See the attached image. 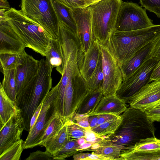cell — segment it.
<instances>
[{
    "instance_id": "obj_42",
    "label": "cell",
    "mask_w": 160,
    "mask_h": 160,
    "mask_svg": "<svg viewBox=\"0 0 160 160\" xmlns=\"http://www.w3.org/2000/svg\"><path fill=\"white\" fill-rule=\"evenodd\" d=\"M152 122H160V108H155L145 112Z\"/></svg>"
},
{
    "instance_id": "obj_49",
    "label": "cell",
    "mask_w": 160,
    "mask_h": 160,
    "mask_svg": "<svg viewBox=\"0 0 160 160\" xmlns=\"http://www.w3.org/2000/svg\"><path fill=\"white\" fill-rule=\"evenodd\" d=\"M102 0H80L84 4L85 8L90 5Z\"/></svg>"
},
{
    "instance_id": "obj_8",
    "label": "cell",
    "mask_w": 160,
    "mask_h": 160,
    "mask_svg": "<svg viewBox=\"0 0 160 160\" xmlns=\"http://www.w3.org/2000/svg\"><path fill=\"white\" fill-rule=\"evenodd\" d=\"M57 92V84L45 97L39 116L23 142L24 149L31 148L39 145L41 138L56 112L55 102Z\"/></svg>"
},
{
    "instance_id": "obj_17",
    "label": "cell",
    "mask_w": 160,
    "mask_h": 160,
    "mask_svg": "<svg viewBox=\"0 0 160 160\" xmlns=\"http://www.w3.org/2000/svg\"><path fill=\"white\" fill-rule=\"evenodd\" d=\"M127 108L126 103L116 95L103 96L94 111L88 115L112 114L119 116Z\"/></svg>"
},
{
    "instance_id": "obj_48",
    "label": "cell",
    "mask_w": 160,
    "mask_h": 160,
    "mask_svg": "<svg viewBox=\"0 0 160 160\" xmlns=\"http://www.w3.org/2000/svg\"><path fill=\"white\" fill-rule=\"evenodd\" d=\"M10 4L7 0H0V9L5 10L6 11L9 10Z\"/></svg>"
},
{
    "instance_id": "obj_26",
    "label": "cell",
    "mask_w": 160,
    "mask_h": 160,
    "mask_svg": "<svg viewBox=\"0 0 160 160\" xmlns=\"http://www.w3.org/2000/svg\"><path fill=\"white\" fill-rule=\"evenodd\" d=\"M99 147L92 152L103 156L112 157L118 160L121 151L126 148L122 145L114 143L104 138L98 142Z\"/></svg>"
},
{
    "instance_id": "obj_6",
    "label": "cell",
    "mask_w": 160,
    "mask_h": 160,
    "mask_svg": "<svg viewBox=\"0 0 160 160\" xmlns=\"http://www.w3.org/2000/svg\"><path fill=\"white\" fill-rule=\"evenodd\" d=\"M122 0H102L87 7L91 14L94 40L105 43L115 30Z\"/></svg>"
},
{
    "instance_id": "obj_43",
    "label": "cell",
    "mask_w": 160,
    "mask_h": 160,
    "mask_svg": "<svg viewBox=\"0 0 160 160\" xmlns=\"http://www.w3.org/2000/svg\"><path fill=\"white\" fill-rule=\"evenodd\" d=\"M113 160L114 158L96 154L92 152L91 153L87 152V157L85 160Z\"/></svg>"
},
{
    "instance_id": "obj_44",
    "label": "cell",
    "mask_w": 160,
    "mask_h": 160,
    "mask_svg": "<svg viewBox=\"0 0 160 160\" xmlns=\"http://www.w3.org/2000/svg\"><path fill=\"white\" fill-rule=\"evenodd\" d=\"M150 80L151 81H160V60L158 61L153 71Z\"/></svg>"
},
{
    "instance_id": "obj_19",
    "label": "cell",
    "mask_w": 160,
    "mask_h": 160,
    "mask_svg": "<svg viewBox=\"0 0 160 160\" xmlns=\"http://www.w3.org/2000/svg\"><path fill=\"white\" fill-rule=\"evenodd\" d=\"M154 40L141 48L121 67L123 79L139 68L147 60V57L152 48Z\"/></svg>"
},
{
    "instance_id": "obj_18",
    "label": "cell",
    "mask_w": 160,
    "mask_h": 160,
    "mask_svg": "<svg viewBox=\"0 0 160 160\" xmlns=\"http://www.w3.org/2000/svg\"><path fill=\"white\" fill-rule=\"evenodd\" d=\"M100 54L98 42L94 40L85 54L83 61L79 69L81 75L87 82L96 68Z\"/></svg>"
},
{
    "instance_id": "obj_9",
    "label": "cell",
    "mask_w": 160,
    "mask_h": 160,
    "mask_svg": "<svg viewBox=\"0 0 160 160\" xmlns=\"http://www.w3.org/2000/svg\"><path fill=\"white\" fill-rule=\"evenodd\" d=\"M158 61L154 58L147 59L139 68L124 78L116 95L125 103H129L141 88L151 82V77Z\"/></svg>"
},
{
    "instance_id": "obj_28",
    "label": "cell",
    "mask_w": 160,
    "mask_h": 160,
    "mask_svg": "<svg viewBox=\"0 0 160 160\" xmlns=\"http://www.w3.org/2000/svg\"><path fill=\"white\" fill-rule=\"evenodd\" d=\"M15 69L4 70L2 72L4 76L3 79L2 83H0L7 96L15 101L17 95Z\"/></svg>"
},
{
    "instance_id": "obj_24",
    "label": "cell",
    "mask_w": 160,
    "mask_h": 160,
    "mask_svg": "<svg viewBox=\"0 0 160 160\" xmlns=\"http://www.w3.org/2000/svg\"><path fill=\"white\" fill-rule=\"evenodd\" d=\"M102 88L88 92L80 105L76 114H89L93 112L103 97Z\"/></svg>"
},
{
    "instance_id": "obj_4",
    "label": "cell",
    "mask_w": 160,
    "mask_h": 160,
    "mask_svg": "<svg viewBox=\"0 0 160 160\" xmlns=\"http://www.w3.org/2000/svg\"><path fill=\"white\" fill-rule=\"evenodd\" d=\"M64 57L61 78L57 84L58 92L55 102L56 112L64 116L65 91L70 80L80 72L78 56L80 50L76 34L63 22L59 21V37Z\"/></svg>"
},
{
    "instance_id": "obj_22",
    "label": "cell",
    "mask_w": 160,
    "mask_h": 160,
    "mask_svg": "<svg viewBox=\"0 0 160 160\" xmlns=\"http://www.w3.org/2000/svg\"><path fill=\"white\" fill-rule=\"evenodd\" d=\"M16 101L7 96L0 83V128L14 115L20 112Z\"/></svg>"
},
{
    "instance_id": "obj_39",
    "label": "cell",
    "mask_w": 160,
    "mask_h": 160,
    "mask_svg": "<svg viewBox=\"0 0 160 160\" xmlns=\"http://www.w3.org/2000/svg\"><path fill=\"white\" fill-rule=\"evenodd\" d=\"M89 116L86 113L76 114L72 119L73 120H76V123L80 127L87 129H91L88 122Z\"/></svg>"
},
{
    "instance_id": "obj_23",
    "label": "cell",
    "mask_w": 160,
    "mask_h": 160,
    "mask_svg": "<svg viewBox=\"0 0 160 160\" xmlns=\"http://www.w3.org/2000/svg\"><path fill=\"white\" fill-rule=\"evenodd\" d=\"M72 82L73 88L72 114L73 117L80 105L90 90L87 82L80 72L72 78Z\"/></svg>"
},
{
    "instance_id": "obj_37",
    "label": "cell",
    "mask_w": 160,
    "mask_h": 160,
    "mask_svg": "<svg viewBox=\"0 0 160 160\" xmlns=\"http://www.w3.org/2000/svg\"><path fill=\"white\" fill-rule=\"evenodd\" d=\"M139 3L146 10L160 18V0H139Z\"/></svg>"
},
{
    "instance_id": "obj_7",
    "label": "cell",
    "mask_w": 160,
    "mask_h": 160,
    "mask_svg": "<svg viewBox=\"0 0 160 160\" xmlns=\"http://www.w3.org/2000/svg\"><path fill=\"white\" fill-rule=\"evenodd\" d=\"M21 10L40 24L53 39L59 37V21L52 0H21Z\"/></svg>"
},
{
    "instance_id": "obj_41",
    "label": "cell",
    "mask_w": 160,
    "mask_h": 160,
    "mask_svg": "<svg viewBox=\"0 0 160 160\" xmlns=\"http://www.w3.org/2000/svg\"><path fill=\"white\" fill-rule=\"evenodd\" d=\"M58 0L72 9L85 8L84 4L80 0Z\"/></svg>"
},
{
    "instance_id": "obj_50",
    "label": "cell",
    "mask_w": 160,
    "mask_h": 160,
    "mask_svg": "<svg viewBox=\"0 0 160 160\" xmlns=\"http://www.w3.org/2000/svg\"><path fill=\"white\" fill-rule=\"evenodd\" d=\"M77 142L79 145H80L86 142L85 138H81L77 140Z\"/></svg>"
},
{
    "instance_id": "obj_2",
    "label": "cell",
    "mask_w": 160,
    "mask_h": 160,
    "mask_svg": "<svg viewBox=\"0 0 160 160\" xmlns=\"http://www.w3.org/2000/svg\"><path fill=\"white\" fill-rule=\"evenodd\" d=\"M160 36V24L138 30L114 31L106 44L121 67L138 50Z\"/></svg>"
},
{
    "instance_id": "obj_27",
    "label": "cell",
    "mask_w": 160,
    "mask_h": 160,
    "mask_svg": "<svg viewBox=\"0 0 160 160\" xmlns=\"http://www.w3.org/2000/svg\"><path fill=\"white\" fill-rule=\"evenodd\" d=\"M118 160H160V149L132 152L123 149L121 151Z\"/></svg>"
},
{
    "instance_id": "obj_33",
    "label": "cell",
    "mask_w": 160,
    "mask_h": 160,
    "mask_svg": "<svg viewBox=\"0 0 160 160\" xmlns=\"http://www.w3.org/2000/svg\"><path fill=\"white\" fill-rule=\"evenodd\" d=\"M23 55L11 53L0 54L1 72H2L5 70L16 68L20 64Z\"/></svg>"
},
{
    "instance_id": "obj_38",
    "label": "cell",
    "mask_w": 160,
    "mask_h": 160,
    "mask_svg": "<svg viewBox=\"0 0 160 160\" xmlns=\"http://www.w3.org/2000/svg\"><path fill=\"white\" fill-rule=\"evenodd\" d=\"M26 160H54L53 156L48 152L37 150L31 152Z\"/></svg>"
},
{
    "instance_id": "obj_11",
    "label": "cell",
    "mask_w": 160,
    "mask_h": 160,
    "mask_svg": "<svg viewBox=\"0 0 160 160\" xmlns=\"http://www.w3.org/2000/svg\"><path fill=\"white\" fill-rule=\"evenodd\" d=\"M98 42L102 56L104 75L102 88L103 95H115L123 80L120 67L106 43Z\"/></svg>"
},
{
    "instance_id": "obj_20",
    "label": "cell",
    "mask_w": 160,
    "mask_h": 160,
    "mask_svg": "<svg viewBox=\"0 0 160 160\" xmlns=\"http://www.w3.org/2000/svg\"><path fill=\"white\" fill-rule=\"evenodd\" d=\"M45 57L48 64L52 68H56L62 75L64 67V57L62 46L58 39L51 40Z\"/></svg>"
},
{
    "instance_id": "obj_21",
    "label": "cell",
    "mask_w": 160,
    "mask_h": 160,
    "mask_svg": "<svg viewBox=\"0 0 160 160\" xmlns=\"http://www.w3.org/2000/svg\"><path fill=\"white\" fill-rule=\"evenodd\" d=\"M69 120L67 121L58 133L45 141L41 145L44 147L46 151L53 156L71 140L68 130V122Z\"/></svg>"
},
{
    "instance_id": "obj_13",
    "label": "cell",
    "mask_w": 160,
    "mask_h": 160,
    "mask_svg": "<svg viewBox=\"0 0 160 160\" xmlns=\"http://www.w3.org/2000/svg\"><path fill=\"white\" fill-rule=\"evenodd\" d=\"M160 102V81H153L141 88L130 100V107L145 112Z\"/></svg>"
},
{
    "instance_id": "obj_29",
    "label": "cell",
    "mask_w": 160,
    "mask_h": 160,
    "mask_svg": "<svg viewBox=\"0 0 160 160\" xmlns=\"http://www.w3.org/2000/svg\"><path fill=\"white\" fill-rule=\"evenodd\" d=\"M122 120L121 115L92 128L91 130L99 137L106 136L114 133Z\"/></svg>"
},
{
    "instance_id": "obj_46",
    "label": "cell",
    "mask_w": 160,
    "mask_h": 160,
    "mask_svg": "<svg viewBox=\"0 0 160 160\" xmlns=\"http://www.w3.org/2000/svg\"><path fill=\"white\" fill-rule=\"evenodd\" d=\"M43 101L38 107L31 118L30 123V130L34 125L39 116L42 108Z\"/></svg>"
},
{
    "instance_id": "obj_3",
    "label": "cell",
    "mask_w": 160,
    "mask_h": 160,
    "mask_svg": "<svg viewBox=\"0 0 160 160\" xmlns=\"http://www.w3.org/2000/svg\"><path fill=\"white\" fill-rule=\"evenodd\" d=\"M121 116L119 126L114 133L105 137L107 139L127 147L141 139L155 137L156 128L145 112L130 106Z\"/></svg>"
},
{
    "instance_id": "obj_51",
    "label": "cell",
    "mask_w": 160,
    "mask_h": 160,
    "mask_svg": "<svg viewBox=\"0 0 160 160\" xmlns=\"http://www.w3.org/2000/svg\"><path fill=\"white\" fill-rule=\"evenodd\" d=\"M155 108H160V102L158 104L154 107Z\"/></svg>"
},
{
    "instance_id": "obj_15",
    "label": "cell",
    "mask_w": 160,
    "mask_h": 160,
    "mask_svg": "<svg viewBox=\"0 0 160 160\" xmlns=\"http://www.w3.org/2000/svg\"><path fill=\"white\" fill-rule=\"evenodd\" d=\"M26 46L7 21L0 22V54L23 55Z\"/></svg>"
},
{
    "instance_id": "obj_30",
    "label": "cell",
    "mask_w": 160,
    "mask_h": 160,
    "mask_svg": "<svg viewBox=\"0 0 160 160\" xmlns=\"http://www.w3.org/2000/svg\"><path fill=\"white\" fill-rule=\"evenodd\" d=\"M68 120L70 119H67L56 112L41 138L39 146H41L45 141L58 133Z\"/></svg>"
},
{
    "instance_id": "obj_16",
    "label": "cell",
    "mask_w": 160,
    "mask_h": 160,
    "mask_svg": "<svg viewBox=\"0 0 160 160\" xmlns=\"http://www.w3.org/2000/svg\"><path fill=\"white\" fill-rule=\"evenodd\" d=\"M40 60L27 53L22 56L20 64L16 68V80L17 94L37 74Z\"/></svg>"
},
{
    "instance_id": "obj_40",
    "label": "cell",
    "mask_w": 160,
    "mask_h": 160,
    "mask_svg": "<svg viewBox=\"0 0 160 160\" xmlns=\"http://www.w3.org/2000/svg\"><path fill=\"white\" fill-rule=\"evenodd\" d=\"M154 58L158 61L160 60V36L154 40L152 48L147 59Z\"/></svg>"
},
{
    "instance_id": "obj_25",
    "label": "cell",
    "mask_w": 160,
    "mask_h": 160,
    "mask_svg": "<svg viewBox=\"0 0 160 160\" xmlns=\"http://www.w3.org/2000/svg\"><path fill=\"white\" fill-rule=\"evenodd\" d=\"M53 7L59 21L64 23L76 34L77 27L72 9L58 0H52Z\"/></svg>"
},
{
    "instance_id": "obj_34",
    "label": "cell",
    "mask_w": 160,
    "mask_h": 160,
    "mask_svg": "<svg viewBox=\"0 0 160 160\" xmlns=\"http://www.w3.org/2000/svg\"><path fill=\"white\" fill-rule=\"evenodd\" d=\"M22 139L10 146L0 154V160H19L24 149Z\"/></svg>"
},
{
    "instance_id": "obj_47",
    "label": "cell",
    "mask_w": 160,
    "mask_h": 160,
    "mask_svg": "<svg viewBox=\"0 0 160 160\" xmlns=\"http://www.w3.org/2000/svg\"><path fill=\"white\" fill-rule=\"evenodd\" d=\"M98 118L99 115H92L88 117V122L91 129L97 126Z\"/></svg>"
},
{
    "instance_id": "obj_31",
    "label": "cell",
    "mask_w": 160,
    "mask_h": 160,
    "mask_svg": "<svg viewBox=\"0 0 160 160\" xmlns=\"http://www.w3.org/2000/svg\"><path fill=\"white\" fill-rule=\"evenodd\" d=\"M124 149L132 152L160 149V139L155 137L142 139L134 146L127 147Z\"/></svg>"
},
{
    "instance_id": "obj_12",
    "label": "cell",
    "mask_w": 160,
    "mask_h": 160,
    "mask_svg": "<svg viewBox=\"0 0 160 160\" xmlns=\"http://www.w3.org/2000/svg\"><path fill=\"white\" fill-rule=\"evenodd\" d=\"M76 27V35L80 50L85 54L94 41L91 14L88 8L72 9Z\"/></svg>"
},
{
    "instance_id": "obj_35",
    "label": "cell",
    "mask_w": 160,
    "mask_h": 160,
    "mask_svg": "<svg viewBox=\"0 0 160 160\" xmlns=\"http://www.w3.org/2000/svg\"><path fill=\"white\" fill-rule=\"evenodd\" d=\"M80 145L77 140H70L54 155V160H64L78 153Z\"/></svg>"
},
{
    "instance_id": "obj_14",
    "label": "cell",
    "mask_w": 160,
    "mask_h": 160,
    "mask_svg": "<svg viewBox=\"0 0 160 160\" xmlns=\"http://www.w3.org/2000/svg\"><path fill=\"white\" fill-rule=\"evenodd\" d=\"M25 130L24 119L21 112L11 118L0 129V154L21 139Z\"/></svg>"
},
{
    "instance_id": "obj_1",
    "label": "cell",
    "mask_w": 160,
    "mask_h": 160,
    "mask_svg": "<svg viewBox=\"0 0 160 160\" xmlns=\"http://www.w3.org/2000/svg\"><path fill=\"white\" fill-rule=\"evenodd\" d=\"M52 69L46 59L40 60L37 74L17 94L15 101L27 131H29L30 121L34 113L52 88Z\"/></svg>"
},
{
    "instance_id": "obj_32",
    "label": "cell",
    "mask_w": 160,
    "mask_h": 160,
    "mask_svg": "<svg viewBox=\"0 0 160 160\" xmlns=\"http://www.w3.org/2000/svg\"><path fill=\"white\" fill-rule=\"evenodd\" d=\"M104 75L102 66V59L100 54L98 64L91 77L87 81L90 90H95L102 88Z\"/></svg>"
},
{
    "instance_id": "obj_5",
    "label": "cell",
    "mask_w": 160,
    "mask_h": 160,
    "mask_svg": "<svg viewBox=\"0 0 160 160\" xmlns=\"http://www.w3.org/2000/svg\"><path fill=\"white\" fill-rule=\"evenodd\" d=\"M6 21L28 48L45 57L50 42L52 39L39 24L22 12L11 8L5 12Z\"/></svg>"
},
{
    "instance_id": "obj_45",
    "label": "cell",
    "mask_w": 160,
    "mask_h": 160,
    "mask_svg": "<svg viewBox=\"0 0 160 160\" xmlns=\"http://www.w3.org/2000/svg\"><path fill=\"white\" fill-rule=\"evenodd\" d=\"M118 116L112 114H103L99 115L97 126L110 120L115 118Z\"/></svg>"
},
{
    "instance_id": "obj_36",
    "label": "cell",
    "mask_w": 160,
    "mask_h": 160,
    "mask_svg": "<svg viewBox=\"0 0 160 160\" xmlns=\"http://www.w3.org/2000/svg\"><path fill=\"white\" fill-rule=\"evenodd\" d=\"M87 129L78 125L72 119L68 122L69 133L71 140L84 138Z\"/></svg>"
},
{
    "instance_id": "obj_10",
    "label": "cell",
    "mask_w": 160,
    "mask_h": 160,
    "mask_svg": "<svg viewBox=\"0 0 160 160\" xmlns=\"http://www.w3.org/2000/svg\"><path fill=\"white\" fill-rule=\"evenodd\" d=\"M146 9L138 4L122 1L118 14L115 30L129 31L143 29L154 25ZM114 30V31H115Z\"/></svg>"
}]
</instances>
